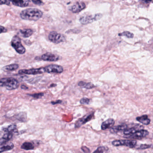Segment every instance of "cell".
Segmentation results:
<instances>
[{
  "label": "cell",
  "instance_id": "obj_1",
  "mask_svg": "<svg viewBox=\"0 0 153 153\" xmlns=\"http://www.w3.org/2000/svg\"><path fill=\"white\" fill-rule=\"evenodd\" d=\"M43 12L36 8H27L22 10L20 14L22 19L29 21H36L43 16Z\"/></svg>",
  "mask_w": 153,
  "mask_h": 153
},
{
  "label": "cell",
  "instance_id": "obj_14",
  "mask_svg": "<svg viewBox=\"0 0 153 153\" xmlns=\"http://www.w3.org/2000/svg\"><path fill=\"white\" fill-rule=\"evenodd\" d=\"M115 120L113 119H108L106 121L103 122L101 125V129L103 130H106L108 128H112L115 124Z\"/></svg>",
  "mask_w": 153,
  "mask_h": 153
},
{
  "label": "cell",
  "instance_id": "obj_34",
  "mask_svg": "<svg viewBox=\"0 0 153 153\" xmlns=\"http://www.w3.org/2000/svg\"><path fill=\"white\" fill-rule=\"evenodd\" d=\"M7 31V30L4 26H0V34L2 33H5Z\"/></svg>",
  "mask_w": 153,
  "mask_h": 153
},
{
  "label": "cell",
  "instance_id": "obj_22",
  "mask_svg": "<svg viewBox=\"0 0 153 153\" xmlns=\"http://www.w3.org/2000/svg\"><path fill=\"white\" fill-rule=\"evenodd\" d=\"M78 85L79 87H81L82 88L86 89H91L95 87L94 84H93L92 83L89 82H84V81H80L78 83Z\"/></svg>",
  "mask_w": 153,
  "mask_h": 153
},
{
  "label": "cell",
  "instance_id": "obj_6",
  "mask_svg": "<svg viewBox=\"0 0 153 153\" xmlns=\"http://www.w3.org/2000/svg\"><path fill=\"white\" fill-rule=\"evenodd\" d=\"M137 141L133 140H118L112 141V145L115 146L124 145L129 148H134L137 144Z\"/></svg>",
  "mask_w": 153,
  "mask_h": 153
},
{
  "label": "cell",
  "instance_id": "obj_12",
  "mask_svg": "<svg viewBox=\"0 0 153 153\" xmlns=\"http://www.w3.org/2000/svg\"><path fill=\"white\" fill-rule=\"evenodd\" d=\"M86 5L84 2H77L69 8V10L73 13H78L81 12L85 9Z\"/></svg>",
  "mask_w": 153,
  "mask_h": 153
},
{
  "label": "cell",
  "instance_id": "obj_24",
  "mask_svg": "<svg viewBox=\"0 0 153 153\" xmlns=\"http://www.w3.org/2000/svg\"><path fill=\"white\" fill-rule=\"evenodd\" d=\"M21 148L25 150H34V146L31 142H25L21 145Z\"/></svg>",
  "mask_w": 153,
  "mask_h": 153
},
{
  "label": "cell",
  "instance_id": "obj_35",
  "mask_svg": "<svg viewBox=\"0 0 153 153\" xmlns=\"http://www.w3.org/2000/svg\"><path fill=\"white\" fill-rule=\"evenodd\" d=\"M61 102H62V101L59 100H57V101L56 102H51V103H52V105H55V104H60V103H61Z\"/></svg>",
  "mask_w": 153,
  "mask_h": 153
},
{
  "label": "cell",
  "instance_id": "obj_26",
  "mask_svg": "<svg viewBox=\"0 0 153 153\" xmlns=\"http://www.w3.org/2000/svg\"><path fill=\"white\" fill-rule=\"evenodd\" d=\"M109 150L107 146H99L93 153H103L104 151H107Z\"/></svg>",
  "mask_w": 153,
  "mask_h": 153
},
{
  "label": "cell",
  "instance_id": "obj_11",
  "mask_svg": "<svg viewBox=\"0 0 153 153\" xmlns=\"http://www.w3.org/2000/svg\"><path fill=\"white\" fill-rule=\"evenodd\" d=\"M40 58V60L48 62H56L59 59L58 55L51 53H47L44 54L41 56Z\"/></svg>",
  "mask_w": 153,
  "mask_h": 153
},
{
  "label": "cell",
  "instance_id": "obj_32",
  "mask_svg": "<svg viewBox=\"0 0 153 153\" xmlns=\"http://www.w3.org/2000/svg\"><path fill=\"white\" fill-rule=\"evenodd\" d=\"M10 1H0V5H10Z\"/></svg>",
  "mask_w": 153,
  "mask_h": 153
},
{
  "label": "cell",
  "instance_id": "obj_10",
  "mask_svg": "<svg viewBox=\"0 0 153 153\" xmlns=\"http://www.w3.org/2000/svg\"><path fill=\"white\" fill-rule=\"evenodd\" d=\"M149 134V132L147 130L145 129L139 130L137 132H135L133 135L129 136L128 138L131 139H140L145 137Z\"/></svg>",
  "mask_w": 153,
  "mask_h": 153
},
{
  "label": "cell",
  "instance_id": "obj_13",
  "mask_svg": "<svg viewBox=\"0 0 153 153\" xmlns=\"http://www.w3.org/2000/svg\"><path fill=\"white\" fill-rule=\"evenodd\" d=\"M142 129H143V126L139 125V124H137L133 127L131 128H127V129L124 130V134L125 135H127V136H130V135L134 134L137 131L142 130Z\"/></svg>",
  "mask_w": 153,
  "mask_h": 153
},
{
  "label": "cell",
  "instance_id": "obj_30",
  "mask_svg": "<svg viewBox=\"0 0 153 153\" xmlns=\"http://www.w3.org/2000/svg\"><path fill=\"white\" fill-rule=\"evenodd\" d=\"M151 145H148V144H141L139 146L138 149L141 150H145L146 149H149L151 147Z\"/></svg>",
  "mask_w": 153,
  "mask_h": 153
},
{
  "label": "cell",
  "instance_id": "obj_3",
  "mask_svg": "<svg viewBox=\"0 0 153 153\" xmlns=\"http://www.w3.org/2000/svg\"><path fill=\"white\" fill-rule=\"evenodd\" d=\"M11 45L15 51L20 54H23L26 52V49L23 46L19 36H14L11 41Z\"/></svg>",
  "mask_w": 153,
  "mask_h": 153
},
{
  "label": "cell",
  "instance_id": "obj_19",
  "mask_svg": "<svg viewBox=\"0 0 153 153\" xmlns=\"http://www.w3.org/2000/svg\"><path fill=\"white\" fill-rule=\"evenodd\" d=\"M136 119L140 123H142L144 125H148L150 123V120L148 118V116L146 115L139 116L136 118Z\"/></svg>",
  "mask_w": 153,
  "mask_h": 153
},
{
  "label": "cell",
  "instance_id": "obj_20",
  "mask_svg": "<svg viewBox=\"0 0 153 153\" xmlns=\"http://www.w3.org/2000/svg\"><path fill=\"white\" fill-rule=\"evenodd\" d=\"M13 134L10 132H5L3 136L0 138V144H4L10 141L13 137Z\"/></svg>",
  "mask_w": 153,
  "mask_h": 153
},
{
  "label": "cell",
  "instance_id": "obj_8",
  "mask_svg": "<svg viewBox=\"0 0 153 153\" xmlns=\"http://www.w3.org/2000/svg\"><path fill=\"white\" fill-rule=\"evenodd\" d=\"M45 72L48 73H61L64 71L63 67L58 65H48L44 67Z\"/></svg>",
  "mask_w": 153,
  "mask_h": 153
},
{
  "label": "cell",
  "instance_id": "obj_29",
  "mask_svg": "<svg viewBox=\"0 0 153 153\" xmlns=\"http://www.w3.org/2000/svg\"><path fill=\"white\" fill-rule=\"evenodd\" d=\"M29 96H31L33 98H35V99H39V98H41L42 97H43L44 94L43 93H35L33 94H29Z\"/></svg>",
  "mask_w": 153,
  "mask_h": 153
},
{
  "label": "cell",
  "instance_id": "obj_7",
  "mask_svg": "<svg viewBox=\"0 0 153 153\" xmlns=\"http://www.w3.org/2000/svg\"><path fill=\"white\" fill-rule=\"evenodd\" d=\"M44 67H40L39 68H33L30 69H22L18 71L19 74H26V75H35L37 74H42L44 73Z\"/></svg>",
  "mask_w": 153,
  "mask_h": 153
},
{
  "label": "cell",
  "instance_id": "obj_33",
  "mask_svg": "<svg viewBox=\"0 0 153 153\" xmlns=\"http://www.w3.org/2000/svg\"><path fill=\"white\" fill-rule=\"evenodd\" d=\"M81 149L82 150V151H83L85 153H90V150L89 149V148H87L86 146H82L81 148Z\"/></svg>",
  "mask_w": 153,
  "mask_h": 153
},
{
  "label": "cell",
  "instance_id": "obj_21",
  "mask_svg": "<svg viewBox=\"0 0 153 153\" xmlns=\"http://www.w3.org/2000/svg\"><path fill=\"white\" fill-rule=\"evenodd\" d=\"M19 67V66L18 64L14 63V64H10V65L4 67H3V70L5 72L14 71L18 69Z\"/></svg>",
  "mask_w": 153,
  "mask_h": 153
},
{
  "label": "cell",
  "instance_id": "obj_18",
  "mask_svg": "<svg viewBox=\"0 0 153 153\" xmlns=\"http://www.w3.org/2000/svg\"><path fill=\"white\" fill-rule=\"evenodd\" d=\"M14 147V145L12 143H5L0 145V153L5 151L11 150Z\"/></svg>",
  "mask_w": 153,
  "mask_h": 153
},
{
  "label": "cell",
  "instance_id": "obj_16",
  "mask_svg": "<svg viewBox=\"0 0 153 153\" xmlns=\"http://www.w3.org/2000/svg\"><path fill=\"white\" fill-rule=\"evenodd\" d=\"M11 2L13 5L15 6L20 7H25L29 5L30 1L28 0H23V1H12Z\"/></svg>",
  "mask_w": 153,
  "mask_h": 153
},
{
  "label": "cell",
  "instance_id": "obj_23",
  "mask_svg": "<svg viewBox=\"0 0 153 153\" xmlns=\"http://www.w3.org/2000/svg\"><path fill=\"white\" fill-rule=\"evenodd\" d=\"M3 131L5 132H10L13 134L14 133L18 132L17 126L14 124H11L8 126V127L3 128Z\"/></svg>",
  "mask_w": 153,
  "mask_h": 153
},
{
  "label": "cell",
  "instance_id": "obj_15",
  "mask_svg": "<svg viewBox=\"0 0 153 153\" xmlns=\"http://www.w3.org/2000/svg\"><path fill=\"white\" fill-rule=\"evenodd\" d=\"M128 128V126L126 124H121L115 126L110 129V132L112 134L117 133L121 131H124Z\"/></svg>",
  "mask_w": 153,
  "mask_h": 153
},
{
  "label": "cell",
  "instance_id": "obj_2",
  "mask_svg": "<svg viewBox=\"0 0 153 153\" xmlns=\"http://www.w3.org/2000/svg\"><path fill=\"white\" fill-rule=\"evenodd\" d=\"M19 83L18 80L12 77L0 79V87H5L7 90H13L18 88Z\"/></svg>",
  "mask_w": 153,
  "mask_h": 153
},
{
  "label": "cell",
  "instance_id": "obj_4",
  "mask_svg": "<svg viewBox=\"0 0 153 153\" xmlns=\"http://www.w3.org/2000/svg\"><path fill=\"white\" fill-rule=\"evenodd\" d=\"M103 17V14L100 13L96 14L94 15H87L82 16L79 19L80 23L82 24L86 25L91 23L95 21L99 20Z\"/></svg>",
  "mask_w": 153,
  "mask_h": 153
},
{
  "label": "cell",
  "instance_id": "obj_17",
  "mask_svg": "<svg viewBox=\"0 0 153 153\" xmlns=\"http://www.w3.org/2000/svg\"><path fill=\"white\" fill-rule=\"evenodd\" d=\"M19 34L24 38L30 37L33 34V31L31 29H23L19 30Z\"/></svg>",
  "mask_w": 153,
  "mask_h": 153
},
{
  "label": "cell",
  "instance_id": "obj_27",
  "mask_svg": "<svg viewBox=\"0 0 153 153\" xmlns=\"http://www.w3.org/2000/svg\"><path fill=\"white\" fill-rule=\"evenodd\" d=\"M119 36H124L126 37H128L129 38H132L133 37V34L132 33L129 32L125 31L124 32H122V33H120L118 34Z\"/></svg>",
  "mask_w": 153,
  "mask_h": 153
},
{
  "label": "cell",
  "instance_id": "obj_28",
  "mask_svg": "<svg viewBox=\"0 0 153 153\" xmlns=\"http://www.w3.org/2000/svg\"><path fill=\"white\" fill-rule=\"evenodd\" d=\"M91 100L88 98H83L80 101V103L83 105H88L90 104Z\"/></svg>",
  "mask_w": 153,
  "mask_h": 153
},
{
  "label": "cell",
  "instance_id": "obj_37",
  "mask_svg": "<svg viewBox=\"0 0 153 153\" xmlns=\"http://www.w3.org/2000/svg\"><path fill=\"white\" fill-rule=\"evenodd\" d=\"M55 86H56V84H51V85H50V87H55Z\"/></svg>",
  "mask_w": 153,
  "mask_h": 153
},
{
  "label": "cell",
  "instance_id": "obj_25",
  "mask_svg": "<svg viewBox=\"0 0 153 153\" xmlns=\"http://www.w3.org/2000/svg\"><path fill=\"white\" fill-rule=\"evenodd\" d=\"M16 119L21 122H25L26 121L27 119L26 113L25 112H21L19 113L18 115H17Z\"/></svg>",
  "mask_w": 153,
  "mask_h": 153
},
{
  "label": "cell",
  "instance_id": "obj_9",
  "mask_svg": "<svg viewBox=\"0 0 153 153\" xmlns=\"http://www.w3.org/2000/svg\"><path fill=\"white\" fill-rule=\"evenodd\" d=\"M94 112L90 113V114L85 115V116L78 120L77 122H76L75 123V127L76 128H79L83 124H85L87 122L90 121L94 117Z\"/></svg>",
  "mask_w": 153,
  "mask_h": 153
},
{
  "label": "cell",
  "instance_id": "obj_36",
  "mask_svg": "<svg viewBox=\"0 0 153 153\" xmlns=\"http://www.w3.org/2000/svg\"><path fill=\"white\" fill-rule=\"evenodd\" d=\"M21 88L22 89H24V90H27V89H28V88L27 86H26L25 85H23V84L21 85Z\"/></svg>",
  "mask_w": 153,
  "mask_h": 153
},
{
  "label": "cell",
  "instance_id": "obj_5",
  "mask_svg": "<svg viewBox=\"0 0 153 153\" xmlns=\"http://www.w3.org/2000/svg\"><path fill=\"white\" fill-rule=\"evenodd\" d=\"M48 39L51 42L55 44H59L65 42L66 40V38L64 35L55 31L50 32L48 35Z\"/></svg>",
  "mask_w": 153,
  "mask_h": 153
},
{
  "label": "cell",
  "instance_id": "obj_31",
  "mask_svg": "<svg viewBox=\"0 0 153 153\" xmlns=\"http://www.w3.org/2000/svg\"><path fill=\"white\" fill-rule=\"evenodd\" d=\"M32 2L34 3V4H35L36 5H43L44 3L42 2L41 1H39V0H32Z\"/></svg>",
  "mask_w": 153,
  "mask_h": 153
}]
</instances>
